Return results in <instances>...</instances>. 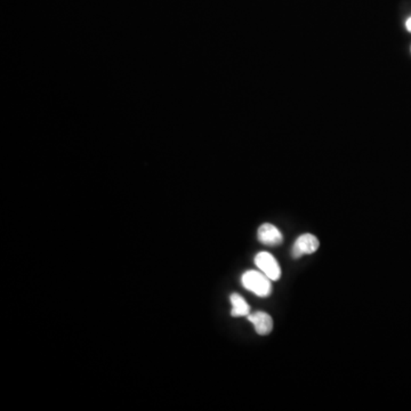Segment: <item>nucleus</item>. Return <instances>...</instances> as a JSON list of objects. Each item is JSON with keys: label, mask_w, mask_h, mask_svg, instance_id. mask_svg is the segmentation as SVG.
Returning <instances> with one entry per match:
<instances>
[{"label": "nucleus", "mask_w": 411, "mask_h": 411, "mask_svg": "<svg viewBox=\"0 0 411 411\" xmlns=\"http://www.w3.org/2000/svg\"><path fill=\"white\" fill-rule=\"evenodd\" d=\"M232 309H231V316L234 318L239 316H248L250 314V306L246 302L244 297L239 294H232L230 297Z\"/></svg>", "instance_id": "obj_6"}, {"label": "nucleus", "mask_w": 411, "mask_h": 411, "mask_svg": "<svg viewBox=\"0 0 411 411\" xmlns=\"http://www.w3.org/2000/svg\"><path fill=\"white\" fill-rule=\"evenodd\" d=\"M257 238L260 242L267 245V246H279L283 244V233L270 223L260 225L258 232H257Z\"/></svg>", "instance_id": "obj_4"}, {"label": "nucleus", "mask_w": 411, "mask_h": 411, "mask_svg": "<svg viewBox=\"0 0 411 411\" xmlns=\"http://www.w3.org/2000/svg\"><path fill=\"white\" fill-rule=\"evenodd\" d=\"M253 323L257 334L260 336L267 335L274 329V319L265 312H255L247 316Z\"/></svg>", "instance_id": "obj_5"}, {"label": "nucleus", "mask_w": 411, "mask_h": 411, "mask_svg": "<svg viewBox=\"0 0 411 411\" xmlns=\"http://www.w3.org/2000/svg\"><path fill=\"white\" fill-rule=\"evenodd\" d=\"M405 27H407V30H408L409 32H411V17H409L407 22H405Z\"/></svg>", "instance_id": "obj_7"}, {"label": "nucleus", "mask_w": 411, "mask_h": 411, "mask_svg": "<svg viewBox=\"0 0 411 411\" xmlns=\"http://www.w3.org/2000/svg\"><path fill=\"white\" fill-rule=\"evenodd\" d=\"M272 280L260 271H246L241 276V283L247 290L257 296L267 297L272 294Z\"/></svg>", "instance_id": "obj_1"}, {"label": "nucleus", "mask_w": 411, "mask_h": 411, "mask_svg": "<svg viewBox=\"0 0 411 411\" xmlns=\"http://www.w3.org/2000/svg\"><path fill=\"white\" fill-rule=\"evenodd\" d=\"M255 264L260 269V272H263L272 281L280 279L281 269H280L279 264L276 262L274 255H271L267 251H260L255 257Z\"/></svg>", "instance_id": "obj_2"}, {"label": "nucleus", "mask_w": 411, "mask_h": 411, "mask_svg": "<svg viewBox=\"0 0 411 411\" xmlns=\"http://www.w3.org/2000/svg\"><path fill=\"white\" fill-rule=\"evenodd\" d=\"M319 239L311 233H305L300 236L293 246L291 255L294 258H300L304 255H311L319 249Z\"/></svg>", "instance_id": "obj_3"}]
</instances>
